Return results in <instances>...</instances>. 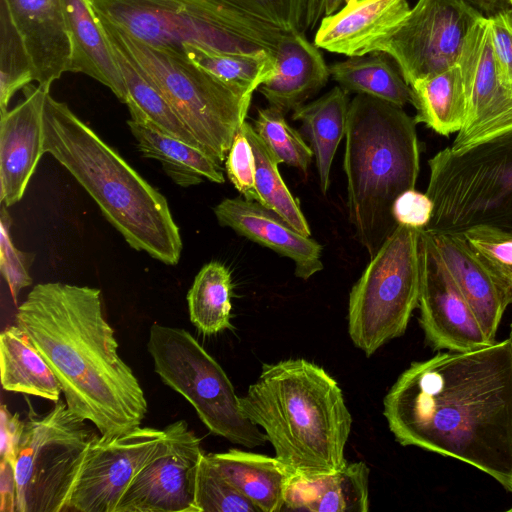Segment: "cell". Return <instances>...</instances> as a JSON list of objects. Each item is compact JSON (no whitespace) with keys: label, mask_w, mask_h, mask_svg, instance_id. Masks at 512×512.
<instances>
[{"label":"cell","mask_w":512,"mask_h":512,"mask_svg":"<svg viewBox=\"0 0 512 512\" xmlns=\"http://www.w3.org/2000/svg\"><path fill=\"white\" fill-rule=\"evenodd\" d=\"M397 442L469 464L512 492V342L413 362L383 400Z\"/></svg>","instance_id":"1"},{"label":"cell","mask_w":512,"mask_h":512,"mask_svg":"<svg viewBox=\"0 0 512 512\" xmlns=\"http://www.w3.org/2000/svg\"><path fill=\"white\" fill-rule=\"evenodd\" d=\"M15 319L53 371L71 412L94 424L100 435L140 426L148 408L145 394L118 354L98 288L37 284Z\"/></svg>","instance_id":"2"},{"label":"cell","mask_w":512,"mask_h":512,"mask_svg":"<svg viewBox=\"0 0 512 512\" xmlns=\"http://www.w3.org/2000/svg\"><path fill=\"white\" fill-rule=\"evenodd\" d=\"M42 129L44 153L69 171L129 246L176 265L182 239L166 198L50 92Z\"/></svg>","instance_id":"3"},{"label":"cell","mask_w":512,"mask_h":512,"mask_svg":"<svg viewBox=\"0 0 512 512\" xmlns=\"http://www.w3.org/2000/svg\"><path fill=\"white\" fill-rule=\"evenodd\" d=\"M240 405L294 473L327 474L347 462L352 416L336 380L317 364L303 358L264 364Z\"/></svg>","instance_id":"4"},{"label":"cell","mask_w":512,"mask_h":512,"mask_svg":"<svg viewBox=\"0 0 512 512\" xmlns=\"http://www.w3.org/2000/svg\"><path fill=\"white\" fill-rule=\"evenodd\" d=\"M343 169L349 221L371 258L398 226L395 200L415 189L420 152L414 117L402 106L356 94L349 105Z\"/></svg>","instance_id":"5"},{"label":"cell","mask_w":512,"mask_h":512,"mask_svg":"<svg viewBox=\"0 0 512 512\" xmlns=\"http://www.w3.org/2000/svg\"><path fill=\"white\" fill-rule=\"evenodd\" d=\"M98 18L109 40L160 91L200 147L220 164L225 161L253 92L215 76L185 54L150 46Z\"/></svg>","instance_id":"6"},{"label":"cell","mask_w":512,"mask_h":512,"mask_svg":"<svg viewBox=\"0 0 512 512\" xmlns=\"http://www.w3.org/2000/svg\"><path fill=\"white\" fill-rule=\"evenodd\" d=\"M133 38L182 53L185 44L220 53L276 55L284 31L219 0H90Z\"/></svg>","instance_id":"7"},{"label":"cell","mask_w":512,"mask_h":512,"mask_svg":"<svg viewBox=\"0 0 512 512\" xmlns=\"http://www.w3.org/2000/svg\"><path fill=\"white\" fill-rule=\"evenodd\" d=\"M433 212L425 231L460 234L488 227L512 234V130L428 161Z\"/></svg>","instance_id":"8"},{"label":"cell","mask_w":512,"mask_h":512,"mask_svg":"<svg viewBox=\"0 0 512 512\" xmlns=\"http://www.w3.org/2000/svg\"><path fill=\"white\" fill-rule=\"evenodd\" d=\"M420 230L399 224L350 291L349 336L368 357L404 334L418 306Z\"/></svg>","instance_id":"9"},{"label":"cell","mask_w":512,"mask_h":512,"mask_svg":"<svg viewBox=\"0 0 512 512\" xmlns=\"http://www.w3.org/2000/svg\"><path fill=\"white\" fill-rule=\"evenodd\" d=\"M147 348L163 383L194 407L211 433L246 448L265 444V434L242 411L223 368L188 331L153 324Z\"/></svg>","instance_id":"10"},{"label":"cell","mask_w":512,"mask_h":512,"mask_svg":"<svg viewBox=\"0 0 512 512\" xmlns=\"http://www.w3.org/2000/svg\"><path fill=\"white\" fill-rule=\"evenodd\" d=\"M96 433L62 400L24 422L14 464L17 512H65Z\"/></svg>","instance_id":"11"},{"label":"cell","mask_w":512,"mask_h":512,"mask_svg":"<svg viewBox=\"0 0 512 512\" xmlns=\"http://www.w3.org/2000/svg\"><path fill=\"white\" fill-rule=\"evenodd\" d=\"M483 15L466 0H418L376 52L389 56L410 85L456 65L466 36Z\"/></svg>","instance_id":"12"},{"label":"cell","mask_w":512,"mask_h":512,"mask_svg":"<svg viewBox=\"0 0 512 512\" xmlns=\"http://www.w3.org/2000/svg\"><path fill=\"white\" fill-rule=\"evenodd\" d=\"M164 430L138 426L91 440L65 512H115L136 474L161 448Z\"/></svg>","instance_id":"13"},{"label":"cell","mask_w":512,"mask_h":512,"mask_svg":"<svg viewBox=\"0 0 512 512\" xmlns=\"http://www.w3.org/2000/svg\"><path fill=\"white\" fill-rule=\"evenodd\" d=\"M163 430L160 450L133 478L115 512H197L196 482L204 455L201 440L184 420Z\"/></svg>","instance_id":"14"},{"label":"cell","mask_w":512,"mask_h":512,"mask_svg":"<svg viewBox=\"0 0 512 512\" xmlns=\"http://www.w3.org/2000/svg\"><path fill=\"white\" fill-rule=\"evenodd\" d=\"M420 324L436 350L478 349L494 342L484 333L469 303L443 262L430 234H419Z\"/></svg>","instance_id":"15"},{"label":"cell","mask_w":512,"mask_h":512,"mask_svg":"<svg viewBox=\"0 0 512 512\" xmlns=\"http://www.w3.org/2000/svg\"><path fill=\"white\" fill-rule=\"evenodd\" d=\"M457 64L465 86L467 114L450 146L455 151L512 130V91L497 74L487 15L469 31Z\"/></svg>","instance_id":"16"},{"label":"cell","mask_w":512,"mask_h":512,"mask_svg":"<svg viewBox=\"0 0 512 512\" xmlns=\"http://www.w3.org/2000/svg\"><path fill=\"white\" fill-rule=\"evenodd\" d=\"M50 88L27 85L24 98L0 114V201L10 207L21 200L43 156V109Z\"/></svg>","instance_id":"17"},{"label":"cell","mask_w":512,"mask_h":512,"mask_svg":"<svg viewBox=\"0 0 512 512\" xmlns=\"http://www.w3.org/2000/svg\"><path fill=\"white\" fill-rule=\"evenodd\" d=\"M407 0H345L320 19L313 43L347 57L376 52L410 12Z\"/></svg>","instance_id":"18"},{"label":"cell","mask_w":512,"mask_h":512,"mask_svg":"<svg viewBox=\"0 0 512 512\" xmlns=\"http://www.w3.org/2000/svg\"><path fill=\"white\" fill-rule=\"evenodd\" d=\"M214 214L221 226L293 260L298 278L308 280L323 270L322 246L264 205L244 197L226 198L214 207Z\"/></svg>","instance_id":"19"},{"label":"cell","mask_w":512,"mask_h":512,"mask_svg":"<svg viewBox=\"0 0 512 512\" xmlns=\"http://www.w3.org/2000/svg\"><path fill=\"white\" fill-rule=\"evenodd\" d=\"M30 55L38 85L68 72L70 37L64 0H4Z\"/></svg>","instance_id":"20"},{"label":"cell","mask_w":512,"mask_h":512,"mask_svg":"<svg viewBox=\"0 0 512 512\" xmlns=\"http://www.w3.org/2000/svg\"><path fill=\"white\" fill-rule=\"evenodd\" d=\"M275 57V73L258 91L270 107L284 114L305 104L329 80V65L320 48L302 31L284 32Z\"/></svg>","instance_id":"21"},{"label":"cell","mask_w":512,"mask_h":512,"mask_svg":"<svg viewBox=\"0 0 512 512\" xmlns=\"http://www.w3.org/2000/svg\"><path fill=\"white\" fill-rule=\"evenodd\" d=\"M283 510L309 512H366L369 510V468L363 461L346 462L321 475L293 473Z\"/></svg>","instance_id":"22"},{"label":"cell","mask_w":512,"mask_h":512,"mask_svg":"<svg viewBox=\"0 0 512 512\" xmlns=\"http://www.w3.org/2000/svg\"><path fill=\"white\" fill-rule=\"evenodd\" d=\"M428 233L484 333L490 341L495 342L507 304L488 270L472 252L462 234Z\"/></svg>","instance_id":"23"},{"label":"cell","mask_w":512,"mask_h":512,"mask_svg":"<svg viewBox=\"0 0 512 512\" xmlns=\"http://www.w3.org/2000/svg\"><path fill=\"white\" fill-rule=\"evenodd\" d=\"M64 4L71 45L68 72L92 77L125 103L126 88L114 49L90 0H64Z\"/></svg>","instance_id":"24"},{"label":"cell","mask_w":512,"mask_h":512,"mask_svg":"<svg viewBox=\"0 0 512 512\" xmlns=\"http://www.w3.org/2000/svg\"><path fill=\"white\" fill-rule=\"evenodd\" d=\"M219 472L261 512L283 510L293 471L276 456L240 449L207 454Z\"/></svg>","instance_id":"25"},{"label":"cell","mask_w":512,"mask_h":512,"mask_svg":"<svg viewBox=\"0 0 512 512\" xmlns=\"http://www.w3.org/2000/svg\"><path fill=\"white\" fill-rule=\"evenodd\" d=\"M349 105V92L341 86H335L316 100L293 111L292 119L301 122L302 135L312 149L324 195L330 186L335 153L346 135Z\"/></svg>","instance_id":"26"},{"label":"cell","mask_w":512,"mask_h":512,"mask_svg":"<svg viewBox=\"0 0 512 512\" xmlns=\"http://www.w3.org/2000/svg\"><path fill=\"white\" fill-rule=\"evenodd\" d=\"M144 157L161 162L166 174L177 185L188 188L207 179L224 183L220 163L202 149L132 119L127 122Z\"/></svg>","instance_id":"27"},{"label":"cell","mask_w":512,"mask_h":512,"mask_svg":"<svg viewBox=\"0 0 512 512\" xmlns=\"http://www.w3.org/2000/svg\"><path fill=\"white\" fill-rule=\"evenodd\" d=\"M0 376L4 390L57 402L62 389L53 371L16 324L0 335Z\"/></svg>","instance_id":"28"},{"label":"cell","mask_w":512,"mask_h":512,"mask_svg":"<svg viewBox=\"0 0 512 512\" xmlns=\"http://www.w3.org/2000/svg\"><path fill=\"white\" fill-rule=\"evenodd\" d=\"M409 86L416 124L424 123L443 136L460 131L467 114V98L458 64Z\"/></svg>","instance_id":"29"},{"label":"cell","mask_w":512,"mask_h":512,"mask_svg":"<svg viewBox=\"0 0 512 512\" xmlns=\"http://www.w3.org/2000/svg\"><path fill=\"white\" fill-rule=\"evenodd\" d=\"M389 58L381 52L348 57L329 65L330 76L348 92L372 96L402 107L411 104V88Z\"/></svg>","instance_id":"30"},{"label":"cell","mask_w":512,"mask_h":512,"mask_svg":"<svg viewBox=\"0 0 512 512\" xmlns=\"http://www.w3.org/2000/svg\"><path fill=\"white\" fill-rule=\"evenodd\" d=\"M111 44L124 79L126 88L125 104L129 109L130 119L144 123L202 149L189 129L174 113L160 91L124 52L112 42Z\"/></svg>","instance_id":"31"},{"label":"cell","mask_w":512,"mask_h":512,"mask_svg":"<svg viewBox=\"0 0 512 512\" xmlns=\"http://www.w3.org/2000/svg\"><path fill=\"white\" fill-rule=\"evenodd\" d=\"M232 279L229 269L218 261L205 264L187 294L190 321L206 336L232 329Z\"/></svg>","instance_id":"32"},{"label":"cell","mask_w":512,"mask_h":512,"mask_svg":"<svg viewBox=\"0 0 512 512\" xmlns=\"http://www.w3.org/2000/svg\"><path fill=\"white\" fill-rule=\"evenodd\" d=\"M243 129L253 150L255 184L262 199V205L279 215L299 233L311 236L309 225L298 202L280 175L278 169L280 161L249 122L243 123Z\"/></svg>","instance_id":"33"},{"label":"cell","mask_w":512,"mask_h":512,"mask_svg":"<svg viewBox=\"0 0 512 512\" xmlns=\"http://www.w3.org/2000/svg\"><path fill=\"white\" fill-rule=\"evenodd\" d=\"M183 52L189 60L215 76L248 89L258 90L276 70L275 55L220 53L192 44H185Z\"/></svg>","instance_id":"34"},{"label":"cell","mask_w":512,"mask_h":512,"mask_svg":"<svg viewBox=\"0 0 512 512\" xmlns=\"http://www.w3.org/2000/svg\"><path fill=\"white\" fill-rule=\"evenodd\" d=\"M34 79V68L4 0H0V114L14 94Z\"/></svg>","instance_id":"35"},{"label":"cell","mask_w":512,"mask_h":512,"mask_svg":"<svg viewBox=\"0 0 512 512\" xmlns=\"http://www.w3.org/2000/svg\"><path fill=\"white\" fill-rule=\"evenodd\" d=\"M460 234L488 270L507 306L512 304V234L488 227Z\"/></svg>","instance_id":"36"},{"label":"cell","mask_w":512,"mask_h":512,"mask_svg":"<svg viewBox=\"0 0 512 512\" xmlns=\"http://www.w3.org/2000/svg\"><path fill=\"white\" fill-rule=\"evenodd\" d=\"M284 115L270 106L258 109L253 127L280 163L307 174L313 157L312 149L303 136L288 124Z\"/></svg>","instance_id":"37"},{"label":"cell","mask_w":512,"mask_h":512,"mask_svg":"<svg viewBox=\"0 0 512 512\" xmlns=\"http://www.w3.org/2000/svg\"><path fill=\"white\" fill-rule=\"evenodd\" d=\"M195 506L197 512H261L219 472L207 454L198 469Z\"/></svg>","instance_id":"38"},{"label":"cell","mask_w":512,"mask_h":512,"mask_svg":"<svg viewBox=\"0 0 512 512\" xmlns=\"http://www.w3.org/2000/svg\"><path fill=\"white\" fill-rule=\"evenodd\" d=\"M284 32H305L308 0H219Z\"/></svg>","instance_id":"39"},{"label":"cell","mask_w":512,"mask_h":512,"mask_svg":"<svg viewBox=\"0 0 512 512\" xmlns=\"http://www.w3.org/2000/svg\"><path fill=\"white\" fill-rule=\"evenodd\" d=\"M11 217L2 204L0 214V270L9 286L14 303H17L20 291L32 284L29 267L33 255L17 249L10 235Z\"/></svg>","instance_id":"40"},{"label":"cell","mask_w":512,"mask_h":512,"mask_svg":"<svg viewBox=\"0 0 512 512\" xmlns=\"http://www.w3.org/2000/svg\"><path fill=\"white\" fill-rule=\"evenodd\" d=\"M225 169L229 180L245 199L262 204L255 184V158L243 125L233 139Z\"/></svg>","instance_id":"41"},{"label":"cell","mask_w":512,"mask_h":512,"mask_svg":"<svg viewBox=\"0 0 512 512\" xmlns=\"http://www.w3.org/2000/svg\"><path fill=\"white\" fill-rule=\"evenodd\" d=\"M487 16L497 74L502 84L512 91V26L502 10Z\"/></svg>","instance_id":"42"},{"label":"cell","mask_w":512,"mask_h":512,"mask_svg":"<svg viewBox=\"0 0 512 512\" xmlns=\"http://www.w3.org/2000/svg\"><path fill=\"white\" fill-rule=\"evenodd\" d=\"M433 212V202L426 193L410 189L400 194L392 208L393 217L401 225L424 229Z\"/></svg>","instance_id":"43"},{"label":"cell","mask_w":512,"mask_h":512,"mask_svg":"<svg viewBox=\"0 0 512 512\" xmlns=\"http://www.w3.org/2000/svg\"><path fill=\"white\" fill-rule=\"evenodd\" d=\"M23 428L24 422L20 420L18 414H11L7 407L2 405L0 408V453L1 458L10 461L13 465Z\"/></svg>","instance_id":"44"},{"label":"cell","mask_w":512,"mask_h":512,"mask_svg":"<svg viewBox=\"0 0 512 512\" xmlns=\"http://www.w3.org/2000/svg\"><path fill=\"white\" fill-rule=\"evenodd\" d=\"M0 512H17L14 465L4 458L0 462Z\"/></svg>","instance_id":"45"},{"label":"cell","mask_w":512,"mask_h":512,"mask_svg":"<svg viewBox=\"0 0 512 512\" xmlns=\"http://www.w3.org/2000/svg\"><path fill=\"white\" fill-rule=\"evenodd\" d=\"M322 0H308L305 29H314L322 18Z\"/></svg>","instance_id":"46"},{"label":"cell","mask_w":512,"mask_h":512,"mask_svg":"<svg viewBox=\"0 0 512 512\" xmlns=\"http://www.w3.org/2000/svg\"><path fill=\"white\" fill-rule=\"evenodd\" d=\"M485 15H492L507 7L501 0H466Z\"/></svg>","instance_id":"47"},{"label":"cell","mask_w":512,"mask_h":512,"mask_svg":"<svg viewBox=\"0 0 512 512\" xmlns=\"http://www.w3.org/2000/svg\"><path fill=\"white\" fill-rule=\"evenodd\" d=\"M345 0H322V17L336 12L344 4Z\"/></svg>","instance_id":"48"},{"label":"cell","mask_w":512,"mask_h":512,"mask_svg":"<svg viewBox=\"0 0 512 512\" xmlns=\"http://www.w3.org/2000/svg\"><path fill=\"white\" fill-rule=\"evenodd\" d=\"M506 19L508 20V22L511 24L512 26V8H506V9H502Z\"/></svg>","instance_id":"49"},{"label":"cell","mask_w":512,"mask_h":512,"mask_svg":"<svg viewBox=\"0 0 512 512\" xmlns=\"http://www.w3.org/2000/svg\"><path fill=\"white\" fill-rule=\"evenodd\" d=\"M504 2L507 8H512V0H504Z\"/></svg>","instance_id":"50"},{"label":"cell","mask_w":512,"mask_h":512,"mask_svg":"<svg viewBox=\"0 0 512 512\" xmlns=\"http://www.w3.org/2000/svg\"><path fill=\"white\" fill-rule=\"evenodd\" d=\"M510 341L512 342V324H511V331H510V337H509Z\"/></svg>","instance_id":"51"},{"label":"cell","mask_w":512,"mask_h":512,"mask_svg":"<svg viewBox=\"0 0 512 512\" xmlns=\"http://www.w3.org/2000/svg\"><path fill=\"white\" fill-rule=\"evenodd\" d=\"M509 512H512V507L510 509H508Z\"/></svg>","instance_id":"52"},{"label":"cell","mask_w":512,"mask_h":512,"mask_svg":"<svg viewBox=\"0 0 512 512\" xmlns=\"http://www.w3.org/2000/svg\"><path fill=\"white\" fill-rule=\"evenodd\" d=\"M501 1L505 4L504 0H501ZM505 6H506V5H505ZM506 7H507V6H506Z\"/></svg>","instance_id":"53"}]
</instances>
